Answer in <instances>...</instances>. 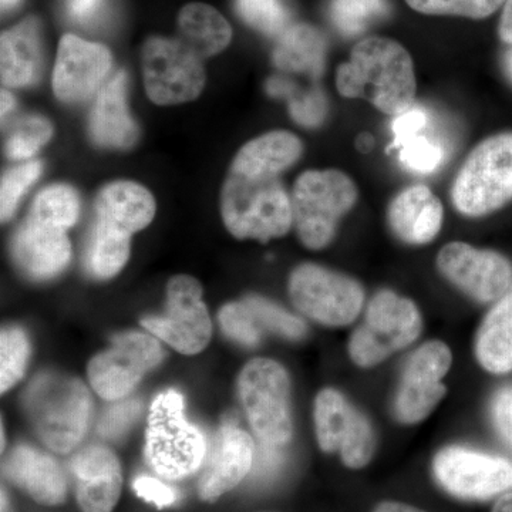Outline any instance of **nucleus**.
<instances>
[{
    "mask_svg": "<svg viewBox=\"0 0 512 512\" xmlns=\"http://www.w3.org/2000/svg\"><path fill=\"white\" fill-rule=\"evenodd\" d=\"M336 87L346 99H365L384 114L400 116L416 101L412 56L390 37H365L353 47L349 62L340 64Z\"/></svg>",
    "mask_w": 512,
    "mask_h": 512,
    "instance_id": "f257e3e1",
    "label": "nucleus"
},
{
    "mask_svg": "<svg viewBox=\"0 0 512 512\" xmlns=\"http://www.w3.org/2000/svg\"><path fill=\"white\" fill-rule=\"evenodd\" d=\"M225 227L238 239L268 242L288 234L292 201L279 175H242L229 171L221 192Z\"/></svg>",
    "mask_w": 512,
    "mask_h": 512,
    "instance_id": "f03ea898",
    "label": "nucleus"
},
{
    "mask_svg": "<svg viewBox=\"0 0 512 512\" xmlns=\"http://www.w3.org/2000/svg\"><path fill=\"white\" fill-rule=\"evenodd\" d=\"M25 402L33 429L50 450L66 454L79 446L92 410L89 390L79 379L59 375L37 377Z\"/></svg>",
    "mask_w": 512,
    "mask_h": 512,
    "instance_id": "7ed1b4c3",
    "label": "nucleus"
},
{
    "mask_svg": "<svg viewBox=\"0 0 512 512\" xmlns=\"http://www.w3.org/2000/svg\"><path fill=\"white\" fill-rule=\"evenodd\" d=\"M357 198L355 181L342 171L311 170L299 175L291 201L293 224L302 244L313 251L328 247Z\"/></svg>",
    "mask_w": 512,
    "mask_h": 512,
    "instance_id": "20e7f679",
    "label": "nucleus"
},
{
    "mask_svg": "<svg viewBox=\"0 0 512 512\" xmlns=\"http://www.w3.org/2000/svg\"><path fill=\"white\" fill-rule=\"evenodd\" d=\"M451 198L466 217L493 214L512 200V133L485 138L458 171Z\"/></svg>",
    "mask_w": 512,
    "mask_h": 512,
    "instance_id": "39448f33",
    "label": "nucleus"
},
{
    "mask_svg": "<svg viewBox=\"0 0 512 512\" xmlns=\"http://www.w3.org/2000/svg\"><path fill=\"white\" fill-rule=\"evenodd\" d=\"M207 443L197 427L184 416L180 393L160 394L151 404L146 434V458L160 477L180 480L204 463Z\"/></svg>",
    "mask_w": 512,
    "mask_h": 512,
    "instance_id": "423d86ee",
    "label": "nucleus"
},
{
    "mask_svg": "<svg viewBox=\"0 0 512 512\" xmlns=\"http://www.w3.org/2000/svg\"><path fill=\"white\" fill-rule=\"evenodd\" d=\"M423 330V316L412 299L383 289L367 305L365 320L349 339L356 366L370 369L412 345Z\"/></svg>",
    "mask_w": 512,
    "mask_h": 512,
    "instance_id": "0eeeda50",
    "label": "nucleus"
},
{
    "mask_svg": "<svg viewBox=\"0 0 512 512\" xmlns=\"http://www.w3.org/2000/svg\"><path fill=\"white\" fill-rule=\"evenodd\" d=\"M238 392L261 443L281 447L291 441V379L281 363L264 357L248 362L238 377Z\"/></svg>",
    "mask_w": 512,
    "mask_h": 512,
    "instance_id": "6e6552de",
    "label": "nucleus"
},
{
    "mask_svg": "<svg viewBox=\"0 0 512 512\" xmlns=\"http://www.w3.org/2000/svg\"><path fill=\"white\" fill-rule=\"evenodd\" d=\"M293 305L320 325L340 328L355 322L365 305V289L352 276L316 264H302L289 276Z\"/></svg>",
    "mask_w": 512,
    "mask_h": 512,
    "instance_id": "1a4fd4ad",
    "label": "nucleus"
},
{
    "mask_svg": "<svg viewBox=\"0 0 512 512\" xmlns=\"http://www.w3.org/2000/svg\"><path fill=\"white\" fill-rule=\"evenodd\" d=\"M143 73L148 99L158 106H177L197 99L207 80L201 57L180 37L147 39Z\"/></svg>",
    "mask_w": 512,
    "mask_h": 512,
    "instance_id": "9d476101",
    "label": "nucleus"
},
{
    "mask_svg": "<svg viewBox=\"0 0 512 512\" xmlns=\"http://www.w3.org/2000/svg\"><path fill=\"white\" fill-rule=\"evenodd\" d=\"M316 439L325 453L339 451L343 464L360 470L372 461L376 436L369 419L339 390L323 389L315 400Z\"/></svg>",
    "mask_w": 512,
    "mask_h": 512,
    "instance_id": "9b49d317",
    "label": "nucleus"
},
{
    "mask_svg": "<svg viewBox=\"0 0 512 512\" xmlns=\"http://www.w3.org/2000/svg\"><path fill=\"white\" fill-rule=\"evenodd\" d=\"M141 325L184 355L202 352L210 343L212 323L200 282L188 275L174 276L167 285L164 315L147 316Z\"/></svg>",
    "mask_w": 512,
    "mask_h": 512,
    "instance_id": "f8f14e48",
    "label": "nucleus"
},
{
    "mask_svg": "<svg viewBox=\"0 0 512 512\" xmlns=\"http://www.w3.org/2000/svg\"><path fill=\"white\" fill-rule=\"evenodd\" d=\"M451 365L453 353L441 340H430L414 350L394 397V416L400 423H421L436 410L447 394L443 379Z\"/></svg>",
    "mask_w": 512,
    "mask_h": 512,
    "instance_id": "ddd939ff",
    "label": "nucleus"
},
{
    "mask_svg": "<svg viewBox=\"0 0 512 512\" xmlns=\"http://www.w3.org/2000/svg\"><path fill=\"white\" fill-rule=\"evenodd\" d=\"M433 471L441 487L461 500H490L512 488L511 461L467 447L443 448Z\"/></svg>",
    "mask_w": 512,
    "mask_h": 512,
    "instance_id": "4468645a",
    "label": "nucleus"
},
{
    "mask_svg": "<svg viewBox=\"0 0 512 512\" xmlns=\"http://www.w3.org/2000/svg\"><path fill=\"white\" fill-rule=\"evenodd\" d=\"M437 269L458 291L481 303L498 301L512 285V265L505 256L466 242L444 245Z\"/></svg>",
    "mask_w": 512,
    "mask_h": 512,
    "instance_id": "2eb2a0df",
    "label": "nucleus"
},
{
    "mask_svg": "<svg viewBox=\"0 0 512 512\" xmlns=\"http://www.w3.org/2000/svg\"><path fill=\"white\" fill-rule=\"evenodd\" d=\"M161 360L163 349L156 339L127 333L114 340L109 350L93 357L87 376L100 397L114 402L124 399Z\"/></svg>",
    "mask_w": 512,
    "mask_h": 512,
    "instance_id": "dca6fc26",
    "label": "nucleus"
},
{
    "mask_svg": "<svg viewBox=\"0 0 512 512\" xmlns=\"http://www.w3.org/2000/svg\"><path fill=\"white\" fill-rule=\"evenodd\" d=\"M111 66L113 56L106 46L64 35L57 49L53 92L63 103H82L101 90Z\"/></svg>",
    "mask_w": 512,
    "mask_h": 512,
    "instance_id": "f3484780",
    "label": "nucleus"
},
{
    "mask_svg": "<svg viewBox=\"0 0 512 512\" xmlns=\"http://www.w3.org/2000/svg\"><path fill=\"white\" fill-rule=\"evenodd\" d=\"M77 503L83 512H111L121 494L119 458L104 446L83 448L72 460Z\"/></svg>",
    "mask_w": 512,
    "mask_h": 512,
    "instance_id": "a211bd4d",
    "label": "nucleus"
},
{
    "mask_svg": "<svg viewBox=\"0 0 512 512\" xmlns=\"http://www.w3.org/2000/svg\"><path fill=\"white\" fill-rule=\"evenodd\" d=\"M255 443L247 431L227 424L202 473L198 491L204 501H215L237 487L254 468Z\"/></svg>",
    "mask_w": 512,
    "mask_h": 512,
    "instance_id": "6ab92c4d",
    "label": "nucleus"
},
{
    "mask_svg": "<svg viewBox=\"0 0 512 512\" xmlns=\"http://www.w3.org/2000/svg\"><path fill=\"white\" fill-rule=\"evenodd\" d=\"M19 268L33 279H49L66 268L72 245L64 229L28 218L13 239Z\"/></svg>",
    "mask_w": 512,
    "mask_h": 512,
    "instance_id": "aec40b11",
    "label": "nucleus"
},
{
    "mask_svg": "<svg viewBox=\"0 0 512 512\" xmlns=\"http://www.w3.org/2000/svg\"><path fill=\"white\" fill-rule=\"evenodd\" d=\"M444 208L426 185H412L390 202L387 221L393 234L409 245L433 242L443 227Z\"/></svg>",
    "mask_w": 512,
    "mask_h": 512,
    "instance_id": "412c9836",
    "label": "nucleus"
},
{
    "mask_svg": "<svg viewBox=\"0 0 512 512\" xmlns=\"http://www.w3.org/2000/svg\"><path fill=\"white\" fill-rule=\"evenodd\" d=\"M5 476L43 505H60L66 501L67 478L55 458L28 446H19L6 460Z\"/></svg>",
    "mask_w": 512,
    "mask_h": 512,
    "instance_id": "4be33fe9",
    "label": "nucleus"
},
{
    "mask_svg": "<svg viewBox=\"0 0 512 512\" xmlns=\"http://www.w3.org/2000/svg\"><path fill=\"white\" fill-rule=\"evenodd\" d=\"M126 93L124 72L117 73L101 87L90 116V134L97 146L127 150L137 143L140 130L128 113Z\"/></svg>",
    "mask_w": 512,
    "mask_h": 512,
    "instance_id": "5701e85b",
    "label": "nucleus"
},
{
    "mask_svg": "<svg viewBox=\"0 0 512 512\" xmlns=\"http://www.w3.org/2000/svg\"><path fill=\"white\" fill-rule=\"evenodd\" d=\"M0 64L5 86H32L40 79L43 69V40L39 19L29 16L19 25L2 33Z\"/></svg>",
    "mask_w": 512,
    "mask_h": 512,
    "instance_id": "b1692460",
    "label": "nucleus"
},
{
    "mask_svg": "<svg viewBox=\"0 0 512 512\" xmlns=\"http://www.w3.org/2000/svg\"><path fill=\"white\" fill-rule=\"evenodd\" d=\"M96 215L97 220L133 235L154 220L156 200L143 185L116 181L106 185L97 195Z\"/></svg>",
    "mask_w": 512,
    "mask_h": 512,
    "instance_id": "393cba45",
    "label": "nucleus"
},
{
    "mask_svg": "<svg viewBox=\"0 0 512 512\" xmlns=\"http://www.w3.org/2000/svg\"><path fill=\"white\" fill-rule=\"evenodd\" d=\"M429 120L426 111L414 106L396 116L393 123V147L400 151L404 167L414 173H434L444 161V148L440 141L427 133Z\"/></svg>",
    "mask_w": 512,
    "mask_h": 512,
    "instance_id": "a878e982",
    "label": "nucleus"
},
{
    "mask_svg": "<svg viewBox=\"0 0 512 512\" xmlns=\"http://www.w3.org/2000/svg\"><path fill=\"white\" fill-rule=\"evenodd\" d=\"M302 153V141L295 134L271 131L245 144L232 161L231 171L242 175H281Z\"/></svg>",
    "mask_w": 512,
    "mask_h": 512,
    "instance_id": "bb28decb",
    "label": "nucleus"
},
{
    "mask_svg": "<svg viewBox=\"0 0 512 512\" xmlns=\"http://www.w3.org/2000/svg\"><path fill=\"white\" fill-rule=\"evenodd\" d=\"M476 357L481 367L493 375L512 372V285L481 323Z\"/></svg>",
    "mask_w": 512,
    "mask_h": 512,
    "instance_id": "cd10ccee",
    "label": "nucleus"
},
{
    "mask_svg": "<svg viewBox=\"0 0 512 512\" xmlns=\"http://www.w3.org/2000/svg\"><path fill=\"white\" fill-rule=\"evenodd\" d=\"M178 32L185 45L190 46L202 60L224 52L232 40L228 20L205 3H190L178 13Z\"/></svg>",
    "mask_w": 512,
    "mask_h": 512,
    "instance_id": "c85d7f7f",
    "label": "nucleus"
},
{
    "mask_svg": "<svg viewBox=\"0 0 512 512\" xmlns=\"http://www.w3.org/2000/svg\"><path fill=\"white\" fill-rule=\"evenodd\" d=\"M326 39L319 29L295 23L278 37L274 62L285 72L309 73L319 77L325 66Z\"/></svg>",
    "mask_w": 512,
    "mask_h": 512,
    "instance_id": "c756f323",
    "label": "nucleus"
},
{
    "mask_svg": "<svg viewBox=\"0 0 512 512\" xmlns=\"http://www.w3.org/2000/svg\"><path fill=\"white\" fill-rule=\"evenodd\" d=\"M131 235L99 220L94 224L86 249V266L99 279L119 274L130 258Z\"/></svg>",
    "mask_w": 512,
    "mask_h": 512,
    "instance_id": "7c9ffc66",
    "label": "nucleus"
},
{
    "mask_svg": "<svg viewBox=\"0 0 512 512\" xmlns=\"http://www.w3.org/2000/svg\"><path fill=\"white\" fill-rule=\"evenodd\" d=\"M389 0H332L330 19L343 36L362 35L390 15Z\"/></svg>",
    "mask_w": 512,
    "mask_h": 512,
    "instance_id": "2f4dec72",
    "label": "nucleus"
},
{
    "mask_svg": "<svg viewBox=\"0 0 512 512\" xmlns=\"http://www.w3.org/2000/svg\"><path fill=\"white\" fill-rule=\"evenodd\" d=\"M79 214L80 200L76 190L69 185L57 184L37 195L29 218L66 231L76 224Z\"/></svg>",
    "mask_w": 512,
    "mask_h": 512,
    "instance_id": "473e14b6",
    "label": "nucleus"
},
{
    "mask_svg": "<svg viewBox=\"0 0 512 512\" xmlns=\"http://www.w3.org/2000/svg\"><path fill=\"white\" fill-rule=\"evenodd\" d=\"M239 18L266 36H281L292 25L286 0H235Z\"/></svg>",
    "mask_w": 512,
    "mask_h": 512,
    "instance_id": "72a5a7b5",
    "label": "nucleus"
},
{
    "mask_svg": "<svg viewBox=\"0 0 512 512\" xmlns=\"http://www.w3.org/2000/svg\"><path fill=\"white\" fill-rule=\"evenodd\" d=\"M29 342L19 328L2 330L0 338V392L6 393L25 375Z\"/></svg>",
    "mask_w": 512,
    "mask_h": 512,
    "instance_id": "f704fd0d",
    "label": "nucleus"
},
{
    "mask_svg": "<svg viewBox=\"0 0 512 512\" xmlns=\"http://www.w3.org/2000/svg\"><path fill=\"white\" fill-rule=\"evenodd\" d=\"M244 302L254 313L255 319L258 320L262 329L288 339H301L305 336V322L269 299L262 298V296H248Z\"/></svg>",
    "mask_w": 512,
    "mask_h": 512,
    "instance_id": "c9c22d12",
    "label": "nucleus"
},
{
    "mask_svg": "<svg viewBox=\"0 0 512 512\" xmlns=\"http://www.w3.org/2000/svg\"><path fill=\"white\" fill-rule=\"evenodd\" d=\"M507 0H406L416 12L430 16H458L481 20L497 12Z\"/></svg>",
    "mask_w": 512,
    "mask_h": 512,
    "instance_id": "e433bc0d",
    "label": "nucleus"
},
{
    "mask_svg": "<svg viewBox=\"0 0 512 512\" xmlns=\"http://www.w3.org/2000/svg\"><path fill=\"white\" fill-rule=\"evenodd\" d=\"M42 173V163L30 161V163L12 168L3 175L2 188H0V215H2L3 222L9 221L13 217L23 195L39 180Z\"/></svg>",
    "mask_w": 512,
    "mask_h": 512,
    "instance_id": "4c0bfd02",
    "label": "nucleus"
},
{
    "mask_svg": "<svg viewBox=\"0 0 512 512\" xmlns=\"http://www.w3.org/2000/svg\"><path fill=\"white\" fill-rule=\"evenodd\" d=\"M53 127L43 117H28L16 127L6 143V154L12 160H28L52 138Z\"/></svg>",
    "mask_w": 512,
    "mask_h": 512,
    "instance_id": "58836bf2",
    "label": "nucleus"
},
{
    "mask_svg": "<svg viewBox=\"0 0 512 512\" xmlns=\"http://www.w3.org/2000/svg\"><path fill=\"white\" fill-rule=\"evenodd\" d=\"M220 323L225 335L241 345L254 348L261 342L264 329L244 301L225 305L220 311Z\"/></svg>",
    "mask_w": 512,
    "mask_h": 512,
    "instance_id": "ea45409f",
    "label": "nucleus"
},
{
    "mask_svg": "<svg viewBox=\"0 0 512 512\" xmlns=\"http://www.w3.org/2000/svg\"><path fill=\"white\" fill-rule=\"evenodd\" d=\"M140 413V404L138 402L121 403L113 409L107 410L99 426L101 436L116 439L120 434L126 433L130 429L133 421L137 419Z\"/></svg>",
    "mask_w": 512,
    "mask_h": 512,
    "instance_id": "a19ab883",
    "label": "nucleus"
},
{
    "mask_svg": "<svg viewBox=\"0 0 512 512\" xmlns=\"http://www.w3.org/2000/svg\"><path fill=\"white\" fill-rule=\"evenodd\" d=\"M491 419L498 436L512 448V386L495 394L491 402Z\"/></svg>",
    "mask_w": 512,
    "mask_h": 512,
    "instance_id": "79ce46f5",
    "label": "nucleus"
},
{
    "mask_svg": "<svg viewBox=\"0 0 512 512\" xmlns=\"http://www.w3.org/2000/svg\"><path fill=\"white\" fill-rule=\"evenodd\" d=\"M134 491L138 497L146 500L147 503L157 505L158 508L170 507L177 500V494L173 488L161 483L157 478L140 476L134 480Z\"/></svg>",
    "mask_w": 512,
    "mask_h": 512,
    "instance_id": "37998d69",
    "label": "nucleus"
},
{
    "mask_svg": "<svg viewBox=\"0 0 512 512\" xmlns=\"http://www.w3.org/2000/svg\"><path fill=\"white\" fill-rule=\"evenodd\" d=\"M289 107L293 119L298 120L303 126H318L325 116V100L320 93L292 100Z\"/></svg>",
    "mask_w": 512,
    "mask_h": 512,
    "instance_id": "c03bdc74",
    "label": "nucleus"
},
{
    "mask_svg": "<svg viewBox=\"0 0 512 512\" xmlns=\"http://www.w3.org/2000/svg\"><path fill=\"white\" fill-rule=\"evenodd\" d=\"M107 0H66V13L80 26L96 25L106 9Z\"/></svg>",
    "mask_w": 512,
    "mask_h": 512,
    "instance_id": "a18cd8bd",
    "label": "nucleus"
},
{
    "mask_svg": "<svg viewBox=\"0 0 512 512\" xmlns=\"http://www.w3.org/2000/svg\"><path fill=\"white\" fill-rule=\"evenodd\" d=\"M279 463H281V454L278 453V446L261 443L258 463H256V470H258L259 476H268V474H271L272 471L278 468Z\"/></svg>",
    "mask_w": 512,
    "mask_h": 512,
    "instance_id": "49530a36",
    "label": "nucleus"
},
{
    "mask_svg": "<svg viewBox=\"0 0 512 512\" xmlns=\"http://www.w3.org/2000/svg\"><path fill=\"white\" fill-rule=\"evenodd\" d=\"M498 35L507 45L512 46V0L504 3L503 15H501L500 26H498Z\"/></svg>",
    "mask_w": 512,
    "mask_h": 512,
    "instance_id": "de8ad7c7",
    "label": "nucleus"
},
{
    "mask_svg": "<svg viewBox=\"0 0 512 512\" xmlns=\"http://www.w3.org/2000/svg\"><path fill=\"white\" fill-rule=\"evenodd\" d=\"M373 512H426L409 504L397 503V501H384Z\"/></svg>",
    "mask_w": 512,
    "mask_h": 512,
    "instance_id": "09e8293b",
    "label": "nucleus"
},
{
    "mask_svg": "<svg viewBox=\"0 0 512 512\" xmlns=\"http://www.w3.org/2000/svg\"><path fill=\"white\" fill-rule=\"evenodd\" d=\"M493 512H512V493L501 495L494 505Z\"/></svg>",
    "mask_w": 512,
    "mask_h": 512,
    "instance_id": "8fccbe9b",
    "label": "nucleus"
},
{
    "mask_svg": "<svg viewBox=\"0 0 512 512\" xmlns=\"http://www.w3.org/2000/svg\"><path fill=\"white\" fill-rule=\"evenodd\" d=\"M15 109V97L12 96V93L6 92L3 90L2 92V119H5L6 116Z\"/></svg>",
    "mask_w": 512,
    "mask_h": 512,
    "instance_id": "3c124183",
    "label": "nucleus"
},
{
    "mask_svg": "<svg viewBox=\"0 0 512 512\" xmlns=\"http://www.w3.org/2000/svg\"><path fill=\"white\" fill-rule=\"evenodd\" d=\"M504 72L507 74L508 79L512 83V46L505 52L504 55Z\"/></svg>",
    "mask_w": 512,
    "mask_h": 512,
    "instance_id": "603ef678",
    "label": "nucleus"
},
{
    "mask_svg": "<svg viewBox=\"0 0 512 512\" xmlns=\"http://www.w3.org/2000/svg\"><path fill=\"white\" fill-rule=\"evenodd\" d=\"M20 3H22V0H2V10L3 12H10V10L18 8Z\"/></svg>",
    "mask_w": 512,
    "mask_h": 512,
    "instance_id": "864d4df0",
    "label": "nucleus"
},
{
    "mask_svg": "<svg viewBox=\"0 0 512 512\" xmlns=\"http://www.w3.org/2000/svg\"><path fill=\"white\" fill-rule=\"evenodd\" d=\"M2 512H8V500H6L5 494H2Z\"/></svg>",
    "mask_w": 512,
    "mask_h": 512,
    "instance_id": "5fc2aeb1",
    "label": "nucleus"
}]
</instances>
